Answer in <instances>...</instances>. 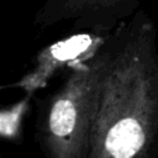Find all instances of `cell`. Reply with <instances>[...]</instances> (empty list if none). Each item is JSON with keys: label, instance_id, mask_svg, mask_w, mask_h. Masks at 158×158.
Wrapping results in <instances>:
<instances>
[{"label": "cell", "instance_id": "1", "mask_svg": "<svg viewBox=\"0 0 158 158\" xmlns=\"http://www.w3.org/2000/svg\"><path fill=\"white\" fill-rule=\"evenodd\" d=\"M88 158H156L158 154L157 32L142 12L115 31Z\"/></svg>", "mask_w": 158, "mask_h": 158}, {"label": "cell", "instance_id": "2", "mask_svg": "<svg viewBox=\"0 0 158 158\" xmlns=\"http://www.w3.org/2000/svg\"><path fill=\"white\" fill-rule=\"evenodd\" d=\"M110 32L86 57L65 69L62 84L38 101L35 138L44 158H88L93 120L114 53Z\"/></svg>", "mask_w": 158, "mask_h": 158}, {"label": "cell", "instance_id": "3", "mask_svg": "<svg viewBox=\"0 0 158 158\" xmlns=\"http://www.w3.org/2000/svg\"><path fill=\"white\" fill-rule=\"evenodd\" d=\"M138 0H47L35 14L33 26L42 30L69 21L73 31L110 33Z\"/></svg>", "mask_w": 158, "mask_h": 158}, {"label": "cell", "instance_id": "4", "mask_svg": "<svg viewBox=\"0 0 158 158\" xmlns=\"http://www.w3.org/2000/svg\"><path fill=\"white\" fill-rule=\"evenodd\" d=\"M109 33H95L83 31L60 40L42 49L35 59V65L20 80L2 85L0 89L20 88L31 96L36 90L47 85L60 70H65L72 63L90 54Z\"/></svg>", "mask_w": 158, "mask_h": 158}, {"label": "cell", "instance_id": "5", "mask_svg": "<svg viewBox=\"0 0 158 158\" xmlns=\"http://www.w3.org/2000/svg\"><path fill=\"white\" fill-rule=\"evenodd\" d=\"M0 158H2V157H1V156H0Z\"/></svg>", "mask_w": 158, "mask_h": 158}]
</instances>
